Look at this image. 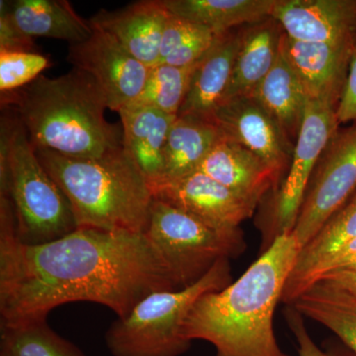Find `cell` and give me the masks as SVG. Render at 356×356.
Wrapping results in <instances>:
<instances>
[{"instance_id":"cell-1","label":"cell","mask_w":356,"mask_h":356,"mask_svg":"<svg viewBox=\"0 0 356 356\" xmlns=\"http://www.w3.org/2000/svg\"><path fill=\"white\" fill-rule=\"evenodd\" d=\"M175 289L146 234L76 229L53 242L24 245L10 200L0 194V325L47 320L72 302L100 304L125 318L151 293Z\"/></svg>"},{"instance_id":"cell-2","label":"cell","mask_w":356,"mask_h":356,"mask_svg":"<svg viewBox=\"0 0 356 356\" xmlns=\"http://www.w3.org/2000/svg\"><path fill=\"white\" fill-rule=\"evenodd\" d=\"M300 248L292 234L274 238L235 282L196 301L182 325L188 341H208L216 356H290L274 332L276 306Z\"/></svg>"},{"instance_id":"cell-3","label":"cell","mask_w":356,"mask_h":356,"mask_svg":"<svg viewBox=\"0 0 356 356\" xmlns=\"http://www.w3.org/2000/svg\"><path fill=\"white\" fill-rule=\"evenodd\" d=\"M1 105L17 117L34 149L95 159L123 147V130L105 119L102 91L81 70L54 79L42 74L25 88L1 93Z\"/></svg>"},{"instance_id":"cell-4","label":"cell","mask_w":356,"mask_h":356,"mask_svg":"<svg viewBox=\"0 0 356 356\" xmlns=\"http://www.w3.org/2000/svg\"><path fill=\"white\" fill-rule=\"evenodd\" d=\"M35 152L69 201L77 229L146 234L153 189L124 146L95 159Z\"/></svg>"},{"instance_id":"cell-5","label":"cell","mask_w":356,"mask_h":356,"mask_svg":"<svg viewBox=\"0 0 356 356\" xmlns=\"http://www.w3.org/2000/svg\"><path fill=\"white\" fill-rule=\"evenodd\" d=\"M0 194L10 200L18 240L24 245L53 242L77 229L69 201L11 111L1 117Z\"/></svg>"},{"instance_id":"cell-6","label":"cell","mask_w":356,"mask_h":356,"mask_svg":"<svg viewBox=\"0 0 356 356\" xmlns=\"http://www.w3.org/2000/svg\"><path fill=\"white\" fill-rule=\"evenodd\" d=\"M231 282L229 259H221L197 282L182 289L161 290L140 300L125 318H117L105 334L113 356H180L191 348L182 325L196 301Z\"/></svg>"},{"instance_id":"cell-7","label":"cell","mask_w":356,"mask_h":356,"mask_svg":"<svg viewBox=\"0 0 356 356\" xmlns=\"http://www.w3.org/2000/svg\"><path fill=\"white\" fill-rule=\"evenodd\" d=\"M146 236L165 259L177 289L197 282L221 259L245 250L241 229L208 226L170 204L154 199Z\"/></svg>"},{"instance_id":"cell-8","label":"cell","mask_w":356,"mask_h":356,"mask_svg":"<svg viewBox=\"0 0 356 356\" xmlns=\"http://www.w3.org/2000/svg\"><path fill=\"white\" fill-rule=\"evenodd\" d=\"M337 104L307 100L303 120L293 149L289 172L281 185L274 209L276 236L291 234L318 159L337 134Z\"/></svg>"},{"instance_id":"cell-9","label":"cell","mask_w":356,"mask_h":356,"mask_svg":"<svg viewBox=\"0 0 356 356\" xmlns=\"http://www.w3.org/2000/svg\"><path fill=\"white\" fill-rule=\"evenodd\" d=\"M292 231L300 250L341 209L356 187V124L337 134L325 149Z\"/></svg>"},{"instance_id":"cell-10","label":"cell","mask_w":356,"mask_h":356,"mask_svg":"<svg viewBox=\"0 0 356 356\" xmlns=\"http://www.w3.org/2000/svg\"><path fill=\"white\" fill-rule=\"evenodd\" d=\"M93 28V27H92ZM67 60L95 79L107 108L119 112L140 95L151 67L137 60L113 36L93 28L81 43L70 44Z\"/></svg>"},{"instance_id":"cell-11","label":"cell","mask_w":356,"mask_h":356,"mask_svg":"<svg viewBox=\"0 0 356 356\" xmlns=\"http://www.w3.org/2000/svg\"><path fill=\"white\" fill-rule=\"evenodd\" d=\"M153 193L154 199L188 213L212 228L226 231L240 229L257 205L198 170L159 185Z\"/></svg>"},{"instance_id":"cell-12","label":"cell","mask_w":356,"mask_h":356,"mask_svg":"<svg viewBox=\"0 0 356 356\" xmlns=\"http://www.w3.org/2000/svg\"><path fill=\"white\" fill-rule=\"evenodd\" d=\"M211 121L224 137L235 140L261 159L280 181L289 161V139L252 96L220 103Z\"/></svg>"},{"instance_id":"cell-13","label":"cell","mask_w":356,"mask_h":356,"mask_svg":"<svg viewBox=\"0 0 356 356\" xmlns=\"http://www.w3.org/2000/svg\"><path fill=\"white\" fill-rule=\"evenodd\" d=\"M271 17L295 41L343 43L355 38L356 0H277Z\"/></svg>"},{"instance_id":"cell-14","label":"cell","mask_w":356,"mask_h":356,"mask_svg":"<svg viewBox=\"0 0 356 356\" xmlns=\"http://www.w3.org/2000/svg\"><path fill=\"white\" fill-rule=\"evenodd\" d=\"M353 42L355 39L343 43H309L295 41L283 33L280 48L303 84L308 98L339 105Z\"/></svg>"},{"instance_id":"cell-15","label":"cell","mask_w":356,"mask_h":356,"mask_svg":"<svg viewBox=\"0 0 356 356\" xmlns=\"http://www.w3.org/2000/svg\"><path fill=\"white\" fill-rule=\"evenodd\" d=\"M170 15L165 0H143L118 10L102 9L89 22L113 36L131 55L152 67L159 64L161 38Z\"/></svg>"},{"instance_id":"cell-16","label":"cell","mask_w":356,"mask_h":356,"mask_svg":"<svg viewBox=\"0 0 356 356\" xmlns=\"http://www.w3.org/2000/svg\"><path fill=\"white\" fill-rule=\"evenodd\" d=\"M242 32L229 30L217 35L214 43L196 64L188 92L177 116L211 121L228 88Z\"/></svg>"},{"instance_id":"cell-17","label":"cell","mask_w":356,"mask_h":356,"mask_svg":"<svg viewBox=\"0 0 356 356\" xmlns=\"http://www.w3.org/2000/svg\"><path fill=\"white\" fill-rule=\"evenodd\" d=\"M197 170L257 204L278 184L273 170L261 159L222 135Z\"/></svg>"},{"instance_id":"cell-18","label":"cell","mask_w":356,"mask_h":356,"mask_svg":"<svg viewBox=\"0 0 356 356\" xmlns=\"http://www.w3.org/2000/svg\"><path fill=\"white\" fill-rule=\"evenodd\" d=\"M118 113L124 149L154 189L163 178L166 140L177 116L147 107H126Z\"/></svg>"},{"instance_id":"cell-19","label":"cell","mask_w":356,"mask_h":356,"mask_svg":"<svg viewBox=\"0 0 356 356\" xmlns=\"http://www.w3.org/2000/svg\"><path fill=\"white\" fill-rule=\"evenodd\" d=\"M277 21L269 17L242 33L233 74L221 103L254 95L280 55L283 35Z\"/></svg>"},{"instance_id":"cell-20","label":"cell","mask_w":356,"mask_h":356,"mask_svg":"<svg viewBox=\"0 0 356 356\" xmlns=\"http://www.w3.org/2000/svg\"><path fill=\"white\" fill-rule=\"evenodd\" d=\"M3 3L14 24L33 39L76 44L89 38L93 32L89 20L81 18L67 0H16Z\"/></svg>"},{"instance_id":"cell-21","label":"cell","mask_w":356,"mask_h":356,"mask_svg":"<svg viewBox=\"0 0 356 356\" xmlns=\"http://www.w3.org/2000/svg\"><path fill=\"white\" fill-rule=\"evenodd\" d=\"M221 137V131L212 121L177 116L166 140L163 175L158 186L196 172Z\"/></svg>"},{"instance_id":"cell-22","label":"cell","mask_w":356,"mask_h":356,"mask_svg":"<svg viewBox=\"0 0 356 356\" xmlns=\"http://www.w3.org/2000/svg\"><path fill=\"white\" fill-rule=\"evenodd\" d=\"M252 97L273 117L288 139L298 136L308 96L281 48L273 69L255 89Z\"/></svg>"},{"instance_id":"cell-23","label":"cell","mask_w":356,"mask_h":356,"mask_svg":"<svg viewBox=\"0 0 356 356\" xmlns=\"http://www.w3.org/2000/svg\"><path fill=\"white\" fill-rule=\"evenodd\" d=\"M277 0H165L177 17L203 26L215 34L271 17Z\"/></svg>"},{"instance_id":"cell-24","label":"cell","mask_w":356,"mask_h":356,"mask_svg":"<svg viewBox=\"0 0 356 356\" xmlns=\"http://www.w3.org/2000/svg\"><path fill=\"white\" fill-rule=\"evenodd\" d=\"M356 238V194L329 220L310 243L299 250L281 301L292 305L309 273L320 262Z\"/></svg>"},{"instance_id":"cell-25","label":"cell","mask_w":356,"mask_h":356,"mask_svg":"<svg viewBox=\"0 0 356 356\" xmlns=\"http://www.w3.org/2000/svg\"><path fill=\"white\" fill-rule=\"evenodd\" d=\"M290 306L302 316L325 325L356 355V296L318 281Z\"/></svg>"},{"instance_id":"cell-26","label":"cell","mask_w":356,"mask_h":356,"mask_svg":"<svg viewBox=\"0 0 356 356\" xmlns=\"http://www.w3.org/2000/svg\"><path fill=\"white\" fill-rule=\"evenodd\" d=\"M195 67L196 64L188 67L168 65L152 67L142 92L127 107H147L177 116Z\"/></svg>"},{"instance_id":"cell-27","label":"cell","mask_w":356,"mask_h":356,"mask_svg":"<svg viewBox=\"0 0 356 356\" xmlns=\"http://www.w3.org/2000/svg\"><path fill=\"white\" fill-rule=\"evenodd\" d=\"M0 344L13 356H86L83 351L60 337L47 320L17 325H0Z\"/></svg>"},{"instance_id":"cell-28","label":"cell","mask_w":356,"mask_h":356,"mask_svg":"<svg viewBox=\"0 0 356 356\" xmlns=\"http://www.w3.org/2000/svg\"><path fill=\"white\" fill-rule=\"evenodd\" d=\"M50 60L37 51L0 53V90L13 92L25 88L48 69Z\"/></svg>"},{"instance_id":"cell-29","label":"cell","mask_w":356,"mask_h":356,"mask_svg":"<svg viewBox=\"0 0 356 356\" xmlns=\"http://www.w3.org/2000/svg\"><path fill=\"white\" fill-rule=\"evenodd\" d=\"M216 36L214 32L201 26L197 32L194 33L159 65L188 67L197 64L214 43Z\"/></svg>"},{"instance_id":"cell-30","label":"cell","mask_w":356,"mask_h":356,"mask_svg":"<svg viewBox=\"0 0 356 356\" xmlns=\"http://www.w3.org/2000/svg\"><path fill=\"white\" fill-rule=\"evenodd\" d=\"M353 270H356V238L329 255L309 273L300 289L299 296L312 285L327 276Z\"/></svg>"},{"instance_id":"cell-31","label":"cell","mask_w":356,"mask_h":356,"mask_svg":"<svg viewBox=\"0 0 356 356\" xmlns=\"http://www.w3.org/2000/svg\"><path fill=\"white\" fill-rule=\"evenodd\" d=\"M200 27V25L194 24L191 21L177 17L170 13L161 38L159 64H161L173 51L177 50L178 47L184 43L194 33L197 32Z\"/></svg>"},{"instance_id":"cell-32","label":"cell","mask_w":356,"mask_h":356,"mask_svg":"<svg viewBox=\"0 0 356 356\" xmlns=\"http://www.w3.org/2000/svg\"><path fill=\"white\" fill-rule=\"evenodd\" d=\"M34 39L24 34L7 13L1 0L0 6V53L2 51H35Z\"/></svg>"},{"instance_id":"cell-33","label":"cell","mask_w":356,"mask_h":356,"mask_svg":"<svg viewBox=\"0 0 356 356\" xmlns=\"http://www.w3.org/2000/svg\"><path fill=\"white\" fill-rule=\"evenodd\" d=\"M339 123L356 120V35L346 84L337 108Z\"/></svg>"},{"instance_id":"cell-34","label":"cell","mask_w":356,"mask_h":356,"mask_svg":"<svg viewBox=\"0 0 356 356\" xmlns=\"http://www.w3.org/2000/svg\"><path fill=\"white\" fill-rule=\"evenodd\" d=\"M286 320L298 344L299 356H334L318 348L307 331L303 316L292 306L286 312Z\"/></svg>"},{"instance_id":"cell-35","label":"cell","mask_w":356,"mask_h":356,"mask_svg":"<svg viewBox=\"0 0 356 356\" xmlns=\"http://www.w3.org/2000/svg\"><path fill=\"white\" fill-rule=\"evenodd\" d=\"M321 281H325V282L356 296V270L332 274Z\"/></svg>"},{"instance_id":"cell-36","label":"cell","mask_w":356,"mask_h":356,"mask_svg":"<svg viewBox=\"0 0 356 356\" xmlns=\"http://www.w3.org/2000/svg\"><path fill=\"white\" fill-rule=\"evenodd\" d=\"M0 356H13V355H11L10 351L8 350L6 346L0 344Z\"/></svg>"}]
</instances>
